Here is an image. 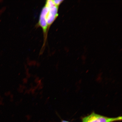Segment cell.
<instances>
[{
  "instance_id": "2",
  "label": "cell",
  "mask_w": 122,
  "mask_h": 122,
  "mask_svg": "<svg viewBox=\"0 0 122 122\" xmlns=\"http://www.w3.org/2000/svg\"><path fill=\"white\" fill-rule=\"evenodd\" d=\"M61 122H70L68 121H65V120H63Z\"/></svg>"
},
{
  "instance_id": "1",
  "label": "cell",
  "mask_w": 122,
  "mask_h": 122,
  "mask_svg": "<svg viewBox=\"0 0 122 122\" xmlns=\"http://www.w3.org/2000/svg\"><path fill=\"white\" fill-rule=\"evenodd\" d=\"M122 116L110 118L92 112L82 119V122H113L121 121Z\"/></svg>"
}]
</instances>
